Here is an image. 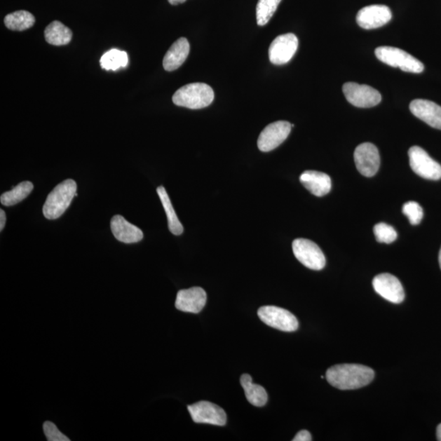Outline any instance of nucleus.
<instances>
[{
	"label": "nucleus",
	"mask_w": 441,
	"mask_h": 441,
	"mask_svg": "<svg viewBox=\"0 0 441 441\" xmlns=\"http://www.w3.org/2000/svg\"><path fill=\"white\" fill-rule=\"evenodd\" d=\"M299 48V39L294 34H285L277 36L271 43L269 59L272 64L277 66L288 63Z\"/></svg>",
	"instance_id": "9"
},
{
	"label": "nucleus",
	"mask_w": 441,
	"mask_h": 441,
	"mask_svg": "<svg viewBox=\"0 0 441 441\" xmlns=\"http://www.w3.org/2000/svg\"><path fill=\"white\" fill-rule=\"evenodd\" d=\"M354 160L356 168L365 177H373L379 170V152L378 148L372 143H362L356 147Z\"/></svg>",
	"instance_id": "12"
},
{
	"label": "nucleus",
	"mask_w": 441,
	"mask_h": 441,
	"mask_svg": "<svg viewBox=\"0 0 441 441\" xmlns=\"http://www.w3.org/2000/svg\"><path fill=\"white\" fill-rule=\"evenodd\" d=\"M403 214L408 217L410 224L419 225L423 217V208L415 201H409L403 206Z\"/></svg>",
	"instance_id": "28"
},
{
	"label": "nucleus",
	"mask_w": 441,
	"mask_h": 441,
	"mask_svg": "<svg viewBox=\"0 0 441 441\" xmlns=\"http://www.w3.org/2000/svg\"><path fill=\"white\" fill-rule=\"evenodd\" d=\"M375 55L381 62L390 67L400 68L401 71L419 74L424 71V65L411 54L402 49L383 46L376 48Z\"/></svg>",
	"instance_id": "4"
},
{
	"label": "nucleus",
	"mask_w": 441,
	"mask_h": 441,
	"mask_svg": "<svg viewBox=\"0 0 441 441\" xmlns=\"http://www.w3.org/2000/svg\"><path fill=\"white\" fill-rule=\"evenodd\" d=\"M343 91L346 100L356 107H374L379 105L381 101L380 93L365 84L354 82L346 83L343 87Z\"/></svg>",
	"instance_id": "8"
},
{
	"label": "nucleus",
	"mask_w": 441,
	"mask_h": 441,
	"mask_svg": "<svg viewBox=\"0 0 441 441\" xmlns=\"http://www.w3.org/2000/svg\"><path fill=\"white\" fill-rule=\"evenodd\" d=\"M190 53V43L186 38L178 39L168 49L163 60V67L167 72L177 70L185 62Z\"/></svg>",
	"instance_id": "19"
},
{
	"label": "nucleus",
	"mask_w": 441,
	"mask_h": 441,
	"mask_svg": "<svg viewBox=\"0 0 441 441\" xmlns=\"http://www.w3.org/2000/svg\"><path fill=\"white\" fill-rule=\"evenodd\" d=\"M374 372L362 365H337L326 372L330 384L340 390H355L367 386L373 381Z\"/></svg>",
	"instance_id": "1"
},
{
	"label": "nucleus",
	"mask_w": 441,
	"mask_h": 441,
	"mask_svg": "<svg viewBox=\"0 0 441 441\" xmlns=\"http://www.w3.org/2000/svg\"><path fill=\"white\" fill-rule=\"evenodd\" d=\"M409 165L413 171L425 179L437 181L441 178V165L420 147L409 150Z\"/></svg>",
	"instance_id": "5"
},
{
	"label": "nucleus",
	"mask_w": 441,
	"mask_h": 441,
	"mask_svg": "<svg viewBox=\"0 0 441 441\" xmlns=\"http://www.w3.org/2000/svg\"><path fill=\"white\" fill-rule=\"evenodd\" d=\"M293 251L296 259L307 269L320 271L323 269L326 264L323 252L313 241L296 239L293 242Z\"/></svg>",
	"instance_id": "7"
},
{
	"label": "nucleus",
	"mask_w": 441,
	"mask_h": 441,
	"mask_svg": "<svg viewBox=\"0 0 441 441\" xmlns=\"http://www.w3.org/2000/svg\"><path fill=\"white\" fill-rule=\"evenodd\" d=\"M157 194L160 197L163 209H165L168 222V229L172 232V234L175 236H180L183 233V226L181 222L178 219L176 215L175 208H173L170 196H168L165 188L163 186H158L157 188Z\"/></svg>",
	"instance_id": "22"
},
{
	"label": "nucleus",
	"mask_w": 441,
	"mask_h": 441,
	"mask_svg": "<svg viewBox=\"0 0 441 441\" xmlns=\"http://www.w3.org/2000/svg\"><path fill=\"white\" fill-rule=\"evenodd\" d=\"M240 384L244 388L246 399L251 405L256 407H262L267 403L269 395L266 390L262 386L254 384L250 374H243Z\"/></svg>",
	"instance_id": "20"
},
{
	"label": "nucleus",
	"mask_w": 441,
	"mask_h": 441,
	"mask_svg": "<svg viewBox=\"0 0 441 441\" xmlns=\"http://www.w3.org/2000/svg\"><path fill=\"white\" fill-rule=\"evenodd\" d=\"M215 100L212 88L204 83L186 84L173 94L172 102L176 106L198 110L211 105Z\"/></svg>",
	"instance_id": "3"
},
{
	"label": "nucleus",
	"mask_w": 441,
	"mask_h": 441,
	"mask_svg": "<svg viewBox=\"0 0 441 441\" xmlns=\"http://www.w3.org/2000/svg\"><path fill=\"white\" fill-rule=\"evenodd\" d=\"M188 410L191 419L196 423H205L215 426H225L226 423V414L219 405L200 401L194 405L188 406Z\"/></svg>",
	"instance_id": "11"
},
{
	"label": "nucleus",
	"mask_w": 441,
	"mask_h": 441,
	"mask_svg": "<svg viewBox=\"0 0 441 441\" xmlns=\"http://www.w3.org/2000/svg\"><path fill=\"white\" fill-rule=\"evenodd\" d=\"M76 182L67 179L58 184L49 193L43 207V214L48 220L59 219L71 205L76 196Z\"/></svg>",
	"instance_id": "2"
},
{
	"label": "nucleus",
	"mask_w": 441,
	"mask_h": 441,
	"mask_svg": "<svg viewBox=\"0 0 441 441\" xmlns=\"http://www.w3.org/2000/svg\"><path fill=\"white\" fill-rule=\"evenodd\" d=\"M43 432L48 441H70L52 422L44 423Z\"/></svg>",
	"instance_id": "29"
},
{
	"label": "nucleus",
	"mask_w": 441,
	"mask_h": 441,
	"mask_svg": "<svg viewBox=\"0 0 441 441\" xmlns=\"http://www.w3.org/2000/svg\"><path fill=\"white\" fill-rule=\"evenodd\" d=\"M409 110L419 120L441 130V107L437 103L423 99H416L411 102Z\"/></svg>",
	"instance_id": "16"
},
{
	"label": "nucleus",
	"mask_w": 441,
	"mask_h": 441,
	"mask_svg": "<svg viewBox=\"0 0 441 441\" xmlns=\"http://www.w3.org/2000/svg\"><path fill=\"white\" fill-rule=\"evenodd\" d=\"M300 182L311 194L316 196H324L331 191V178L325 172L305 171L300 176Z\"/></svg>",
	"instance_id": "18"
},
{
	"label": "nucleus",
	"mask_w": 441,
	"mask_h": 441,
	"mask_svg": "<svg viewBox=\"0 0 441 441\" xmlns=\"http://www.w3.org/2000/svg\"><path fill=\"white\" fill-rule=\"evenodd\" d=\"M374 232L376 241L391 244L398 238V232L394 228L386 223L381 222L375 225Z\"/></svg>",
	"instance_id": "27"
},
{
	"label": "nucleus",
	"mask_w": 441,
	"mask_h": 441,
	"mask_svg": "<svg viewBox=\"0 0 441 441\" xmlns=\"http://www.w3.org/2000/svg\"><path fill=\"white\" fill-rule=\"evenodd\" d=\"M439 262H440V269H441V249L440 250V255H439Z\"/></svg>",
	"instance_id": "34"
},
{
	"label": "nucleus",
	"mask_w": 441,
	"mask_h": 441,
	"mask_svg": "<svg viewBox=\"0 0 441 441\" xmlns=\"http://www.w3.org/2000/svg\"><path fill=\"white\" fill-rule=\"evenodd\" d=\"M111 229L118 241L133 244L143 239V232L137 226L131 224L121 215H116L111 221Z\"/></svg>",
	"instance_id": "17"
},
{
	"label": "nucleus",
	"mask_w": 441,
	"mask_h": 441,
	"mask_svg": "<svg viewBox=\"0 0 441 441\" xmlns=\"http://www.w3.org/2000/svg\"><path fill=\"white\" fill-rule=\"evenodd\" d=\"M294 441H311L312 440L311 435L308 430H302L295 435Z\"/></svg>",
	"instance_id": "30"
},
{
	"label": "nucleus",
	"mask_w": 441,
	"mask_h": 441,
	"mask_svg": "<svg viewBox=\"0 0 441 441\" xmlns=\"http://www.w3.org/2000/svg\"><path fill=\"white\" fill-rule=\"evenodd\" d=\"M206 301V292L200 287H193L178 292L175 306L181 311L197 314L204 308Z\"/></svg>",
	"instance_id": "15"
},
{
	"label": "nucleus",
	"mask_w": 441,
	"mask_h": 441,
	"mask_svg": "<svg viewBox=\"0 0 441 441\" xmlns=\"http://www.w3.org/2000/svg\"><path fill=\"white\" fill-rule=\"evenodd\" d=\"M168 1L172 5H178L185 3L186 0H168Z\"/></svg>",
	"instance_id": "32"
},
{
	"label": "nucleus",
	"mask_w": 441,
	"mask_h": 441,
	"mask_svg": "<svg viewBox=\"0 0 441 441\" xmlns=\"http://www.w3.org/2000/svg\"><path fill=\"white\" fill-rule=\"evenodd\" d=\"M393 13L386 5L374 4L360 9L356 16V22L361 28L373 29L388 24Z\"/></svg>",
	"instance_id": "13"
},
{
	"label": "nucleus",
	"mask_w": 441,
	"mask_h": 441,
	"mask_svg": "<svg viewBox=\"0 0 441 441\" xmlns=\"http://www.w3.org/2000/svg\"><path fill=\"white\" fill-rule=\"evenodd\" d=\"M36 22L34 15L25 10L8 14L4 18L5 26L11 31L23 32L32 28Z\"/></svg>",
	"instance_id": "23"
},
{
	"label": "nucleus",
	"mask_w": 441,
	"mask_h": 441,
	"mask_svg": "<svg viewBox=\"0 0 441 441\" xmlns=\"http://www.w3.org/2000/svg\"><path fill=\"white\" fill-rule=\"evenodd\" d=\"M101 67L106 71H117L128 65V56L126 52L113 48L107 52L100 60Z\"/></svg>",
	"instance_id": "25"
},
{
	"label": "nucleus",
	"mask_w": 441,
	"mask_h": 441,
	"mask_svg": "<svg viewBox=\"0 0 441 441\" xmlns=\"http://www.w3.org/2000/svg\"><path fill=\"white\" fill-rule=\"evenodd\" d=\"M34 185L31 182H22L15 186L13 190L5 192L0 197V201L4 206H13L26 199L33 191Z\"/></svg>",
	"instance_id": "24"
},
{
	"label": "nucleus",
	"mask_w": 441,
	"mask_h": 441,
	"mask_svg": "<svg viewBox=\"0 0 441 441\" xmlns=\"http://www.w3.org/2000/svg\"><path fill=\"white\" fill-rule=\"evenodd\" d=\"M257 315L264 323L272 328L284 332H294L299 329V320L296 316L281 307L262 306Z\"/></svg>",
	"instance_id": "6"
},
{
	"label": "nucleus",
	"mask_w": 441,
	"mask_h": 441,
	"mask_svg": "<svg viewBox=\"0 0 441 441\" xmlns=\"http://www.w3.org/2000/svg\"><path fill=\"white\" fill-rule=\"evenodd\" d=\"M5 223H6V215H5V212L1 210H0V231H3L5 226Z\"/></svg>",
	"instance_id": "31"
},
{
	"label": "nucleus",
	"mask_w": 441,
	"mask_h": 441,
	"mask_svg": "<svg viewBox=\"0 0 441 441\" xmlns=\"http://www.w3.org/2000/svg\"><path fill=\"white\" fill-rule=\"evenodd\" d=\"M44 36L49 44L63 46L72 41V32L61 22L54 21L44 29Z\"/></svg>",
	"instance_id": "21"
},
{
	"label": "nucleus",
	"mask_w": 441,
	"mask_h": 441,
	"mask_svg": "<svg viewBox=\"0 0 441 441\" xmlns=\"http://www.w3.org/2000/svg\"><path fill=\"white\" fill-rule=\"evenodd\" d=\"M281 0H259L257 4V22L259 26H265L273 17Z\"/></svg>",
	"instance_id": "26"
},
{
	"label": "nucleus",
	"mask_w": 441,
	"mask_h": 441,
	"mask_svg": "<svg viewBox=\"0 0 441 441\" xmlns=\"http://www.w3.org/2000/svg\"><path fill=\"white\" fill-rule=\"evenodd\" d=\"M437 440L441 441V423L437 427Z\"/></svg>",
	"instance_id": "33"
},
{
	"label": "nucleus",
	"mask_w": 441,
	"mask_h": 441,
	"mask_svg": "<svg viewBox=\"0 0 441 441\" xmlns=\"http://www.w3.org/2000/svg\"><path fill=\"white\" fill-rule=\"evenodd\" d=\"M292 125L288 121H276L267 125L259 135L257 147L262 152L275 150L289 137Z\"/></svg>",
	"instance_id": "10"
},
{
	"label": "nucleus",
	"mask_w": 441,
	"mask_h": 441,
	"mask_svg": "<svg viewBox=\"0 0 441 441\" xmlns=\"http://www.w3.org/2000/svg\"><path fill=\"white\" fill-rule=\"evenodd\" d=\"M373 286L376 294L393 304H400L405 299L403 286L400 281L393 275L384 273L375 276Z\"/></svg>",
	"instance_id": "14"
}]
</instances>
